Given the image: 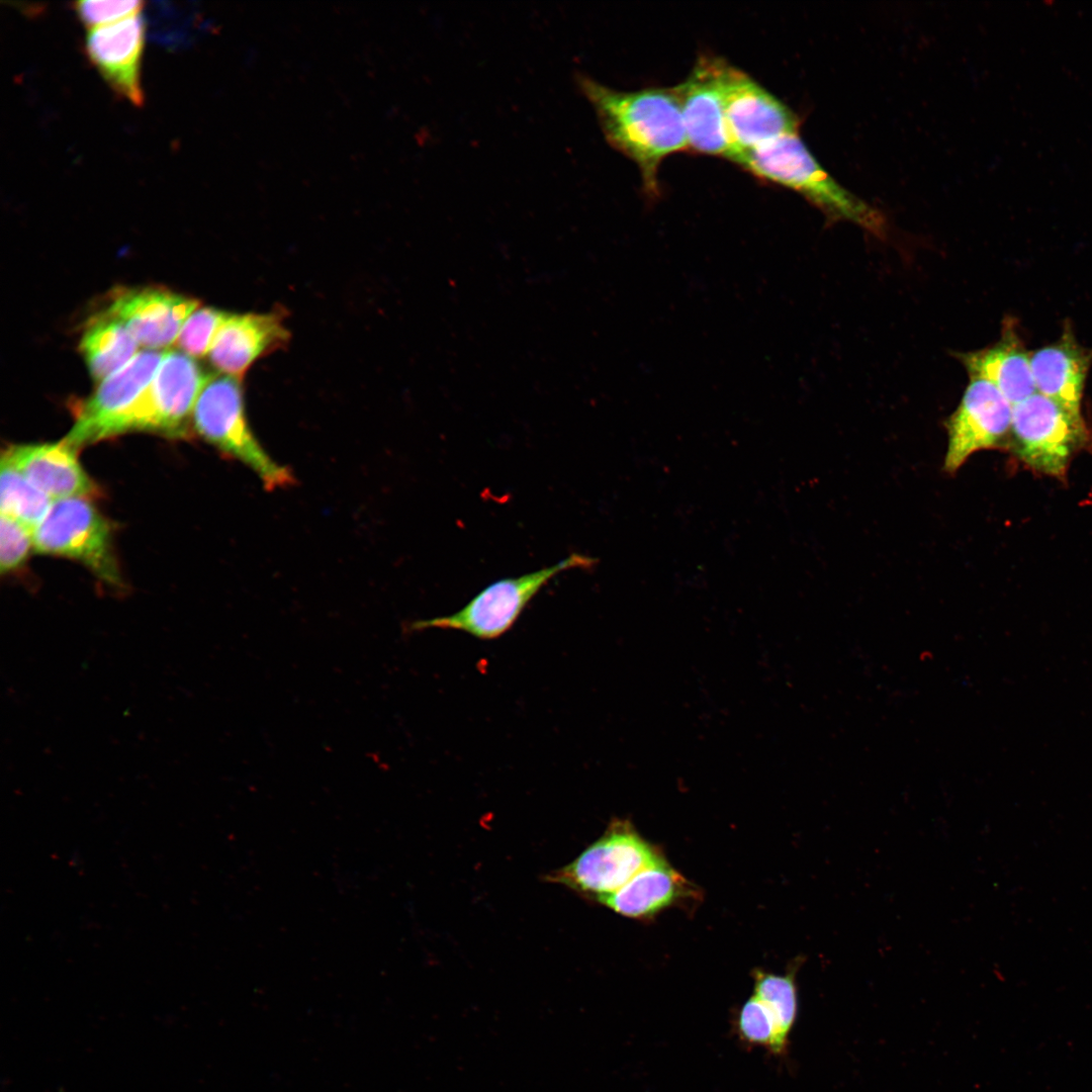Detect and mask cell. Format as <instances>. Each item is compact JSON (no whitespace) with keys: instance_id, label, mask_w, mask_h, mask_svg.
Listing matches in <instances>:
<instances>
[{"instance_id":"cell-1","label":"cell","mask_w":1092,"mask_h":1092,"mask_svg":"<svg viewBox=\"0 0 1092 1092\" xmlns=\"http://www.w3.org/2000/svg\"><path fill=\"white\" fill-rule=\"evenodd\" d=\"M577 81L608 143L637 165L647 194L657 195L661 162L689 150L674 87L620 91L583 75Z\"/></svg>"},{"instance_id":"cell-2","label":"cell","mask_w":1092,"mask_h":1092,"mask_svg":"<svg viewBox=\"0 0 1092 1092\" xmlns=\"http://www.w3.org/2000/svg\"><path fill=\"white\" fill-rule=\"evenodd\" d=\"M731 162L755 178L794 190L833 218L880 232L878 210L838 184L815 160L798 133L735 155Z\"/></svg>"},{"instance_id":"cell-3","label":"cell","mask_w":1092,"mask_h":1092,"mask_svg":"<svg viewBox=\"0 0 1092 1092\" xmlns=\"http://www.w3.org/2000/svg\"><path fill=\"white\" fill-rule=\"evenodd\" d=\"M193 428L206 442L250 468L268 490L290 486L294 476L275 461L253 434L245 413L242 380L213 375L192 413Z\"/></svg>"},{"instance_id":"cell-4","label":"cell","mask_w":1092,"mask_h":1092,"mask_svg":"<svg viewBox=\"0 0 1092 1092\" xmlns=\"http://www.w3.org/2000/svg\"><path fill=\"white\" fill-rule=\"evenodd\" d=\"M211 376L194 358L179 350L168 351L150 384L102 429L98 441L131 431L185 435L196 401Z\"/></svg>"},{"instance_id":"cell-5","label":"cell","mask_w":1092,"mask_h":1092,"mask_svg":"<svg viewBox=\"0 0 1092 1092\" xmlns=\"http://www.w3.org/2000/svg\"><path fill=\"white\" fill-rule=\"evenodd\" d=\"M595 557L571 553L557 563L516 577L496 580L473 597L462 609L447 615L408 623L404 631L456 630L477 639L491 640L515 624L532 599L557 574L575 568L589 569Z\"/></svg>"},{"instance_id":"cell-6","label":"cell","mask_w":1092,"mask_h":1092,"mask_svg":"<svg viewBox=\"0 0 1092 1092\" xmlns=\"http://www.w3.org/2000/svg\"><path fill=\"white\" fill-rule=\"evenodd\" d=\"M37 553L79 561L106 583L122 586L108 521L88 497L54 500L33 531Z\"/></svg>"},{"instance_id":"cell-7","label":"cell","mask_w":1092,"mask_h":1092,"mask_svg":"<svg viewBox=\"0 0 1092 1092\" xmlns=\"http://www.w3.org/2000/svg\"><path fill=\"white\" fill-rule=\"evenodd\" d=\"M1010 433L1021 461L1055 477L1065 475L1071 458L1087 440L1081 414L1038 392L1012 406Z\"/></svg>"},{"instance_id":"cell-8","label":"cell","mask_w":1092,"mask_h":1092,"mask_svg":"<svg viewBox=\"0 0 1092 1092\" xmlns=\"http://www.w3.org/2000/svg\"><path fill=\"white\" fill-rule=\"evenodd\" d=\"M661 858L630 822L614 819L599 840L549 880L602 901Z\"/></svg>"},{"instance_id":"cell-9","label":"cell","mask_w":1092,"mask_h":1092,"mask_svg":"<svg viewBox=\"0 0 1092 1092\" xmlns=\"http://www.w3.org/2000/svg\"><path fill=\"white\" fill-rule=\"evenodd\" d=\"M723 100L733 147L730 158L783 135L798 133L800 119L778 97L742 70L725 61Z\"/></svg>"},{"instance_id":"cell-10","label":"cell","mask_w":1092,"mask_h":1092,"mask_svg":"<svg viewBox=\"0 0 1092 1092\" xmlns=\"http://www.w3.org/2000/svg\"><path fill=\"white\" fill-rule=\"evenodd\" d=\"M1012 404L990 382L972 377L946 422L943 469L957 472L975 452L1003 444L1011 431Z\"/></svg>"},{"instance_id":"cell-11","label":"cell","mask_w":1092,"mask_h":1092,"mask_svg":"<svg viewBox=\"0 0 1092 1092\" xmlns=\"http://www.w3.org/2000/svg\"><path fill=\"white\" fill-rule=\"evenodd\" d=\"M724 63L720 57H700L688 77L674 89L680 102L689 150L730 160L733 147L724 111Z\"/></svg>"},{"instance_id":"cell-12","label":"cell","mask_w":1092,"mask_h":1092,"mask_svg":"<svg viewBox=\"0 0 1092 1092\" xmlns=\"http://www.w3.org/2000/svg\"><path fill=\"white\" fill-rule=\"evenodd\" d=\"M167 350H143L120 370L101 381L75 410V423L63 439L76 450L98 441L102 429L125 411L154 378Z\"/></svg>"},{"instance_id":"cell-13","label":"cell","mask_w":1092,"mask_h":1092,"mask_svg":"<svg viewBox=\"0 0 1092 1092\" xmlns=\"http://www.w3.org/2000/svg\"><path fill=\"white\" fill-rule=\"evenodd\" d=\"M198 307V300L163 288H127L113 294L105 313L119 321L139 346L162 350L175 344Z\"/></svg>"},{"instance_id":"cell-14","label":"cell","mask_w":1092,"mask_h":1092,"mask_svg":"<svg viewBox=\"0 0 1092 1092\" xmlns=\"http://www.w3.org/2000/svg\"><path fill=\"white\" fill-rule=\"evenodd\" d=\"M145 30V19L138 13L90 29L85 40L90 62L110 88L133 105H141L144 99L141 65Z\"/></svg>"},{"instance_id":"cell-15","label":"cell","mask_w":1092,"mask_h":1092,"mask_svg":"<svg viewBox=\"0 0 1092 1092\" xmlns=\"http://www.w3.org/2000/svg\"><path fill=\"white\" fill-rule=\"evenodd\" d=\"M289 339L281 313L231 314L208 356L221 374L242 380L258 359L283 348Z\"/></svg>"},{"instance_id":"cell-16","label":"cell","mask_w":1092,"mask_h":1092,"mask_svg":"<svg viewBox=\"0 0 1092 1092\" xmlns=\"http://www.w3.org/2000/svg\"><path fill=\"white\" fill-rule=\"evenodd\" d=\"M77 452L62 439L56 443L13 445L2 457L54 500L96 496L98 486L81 466Z\"/></svg>"},{"instance_id":"cell-17","label":"cell","mask_w":1092,"mask_h":1092,"mask_svg":"<svg viewBox=\"0 0 1092 1092\" xmlns=\"http://www.w3.org/2000/svg\"><path fill=\"white\" fill-rule=\"evenodd\" d=\"M1090 361L1091 355L1068 334L1059 342L1035 351L1030 355V366L1036 392L1081 414Z\"/></svg>"},{"instance_id":"cell-18","label":"cell","mask_w":1092,"mask_h":1092,"mask_svg":"<svg viewBox=\"0 0 1092 1092\" xmlns=\"http://www.w3.org/2000/svg\"><path fill=\"white\" fill-rule=\"evenodd\" d=\"M690 893L688 882L661 858L601 902L621 915L642 918L659 912Z\"/></svg>"},{"instance_id":"cell-19","label":"cell","mask_w":1092,"mask_h":1092,"mask_svg":"<svg viewBox=\"0 0 1092 1092\" xmlns=\"http://www.w3.org/2000/svg\"><path fill=\"white\" fill-rule=\"evenodd\" d=\"M963 360L971 377L990 382L1012 406L1036 392L1030 355L1013 338L964 355Z\"/></svg>"},{"instance_id":"cell-20","label":"cell","mask_w":1092,"mask_h":1092,"mask_svg":"<svg viewBox=\"0 0 1092 1092\" xmlns=\"http://www.w3.org/2000/svg\"><path fill=\"white\" fill-rule=\"evenodd\" d=\"M138 347L126 328L105 312L89 323L80 342L90 375L99 383L124 367Z\"/></svg>"},{"instance_id":"cell-21","label":"cell","mask_w":1092,"mask_h":1092,"mask_svg":"<svg viewBox=\"0 0 1092 1092\" xmlns=\"http://www.w3.org/2000/svg\"><path fill=\"white\" fill-rule=\"evenodd\" d=\"M0 511L32 531L43 520L54 499L1 457Z\"/></svg>"},{"instance_id":"cell-22","label":"cell","mask_w":1092,"mask_h":1092,"mask_svg":"<svg viewBox=\"0 0 1092 1092\" xmlns=\"http://www.w3.org/2000/svg\"><path fill=\"white\" fill-rule=\"evenodd\" d=\"M145 23L153 41L168 49H179L191 42L198 31V14L192 3L150 2Z\"/></svg>"},{"instance_id":"cell-23","label":"cell","mask_w":1092,"mask_h":1092,"mask_svg":"<svg viewBox=\"0 0 1092 1092\" xmlns=\"http://www.w3.org/2000/svg\"><path fill=\"white\" fill-rule=\"evenodd\" d=\"M754 996L774 1015L782 1055L786 1052L789 1035L798 1013L797 987L794 973L775 975L757 971L754 973Z\"/></svg>"},{"instance_id":"cell-24","label":"cell","mask_w":1092,"mask_h":1092,"mask_svg":"<svg viewBox=\"0 0 1092 1092\" xmlns=\"http://www.w3.org/2000/svg\"><path fill=\"white\" fill-rule=\"evenodd\" d=\"M231 313L214 307H198L183 325L175 345L192 358L209 354Z\"/></svg>"},{"instance_id":"cell-25","label":"cell","mask_w":1092,"mask_h":1092,"mask_svg":"<svg viewBox=\"0 0 1092 1092\" xmlns=\"http://www.w3.org/2000/svg\"><path fill=\"white\" fill-rule=\"evenodd\" d=\"M735 1029L744 1043L763 1046L774 1055H782L776 1019L756 996L748 998L737 1011Z\"/></svg>"},{"instance_id":"cell-26","label":"cell","mask_w":1092,"mask_h":1092,"mask_svg":"<svg viewBox=\"0 0 1092 1092\" xmlns=\"http://www.w3.org/2000/svg\"><path fill=\"white\" fill-rule=\"evenodd\" d=\"M34 549L33 531L15 519L0 516V571L15 570Z\"/></svg>"},{"instance_id":"cell-27","label":"cell","mask_w":1092,"mask_h":1092,"mask_svg":"<svg viewBox=\"0 0 1092 1092\" xmlns=\"http://www.w3.org/2000/svg\"><path fill=\"white\" fill-rule=\"evenodd\" d=\"M142 1H79L74 4L82 23L92 28L110 24L140 13Z\"/></svg>"}]
</instances>
